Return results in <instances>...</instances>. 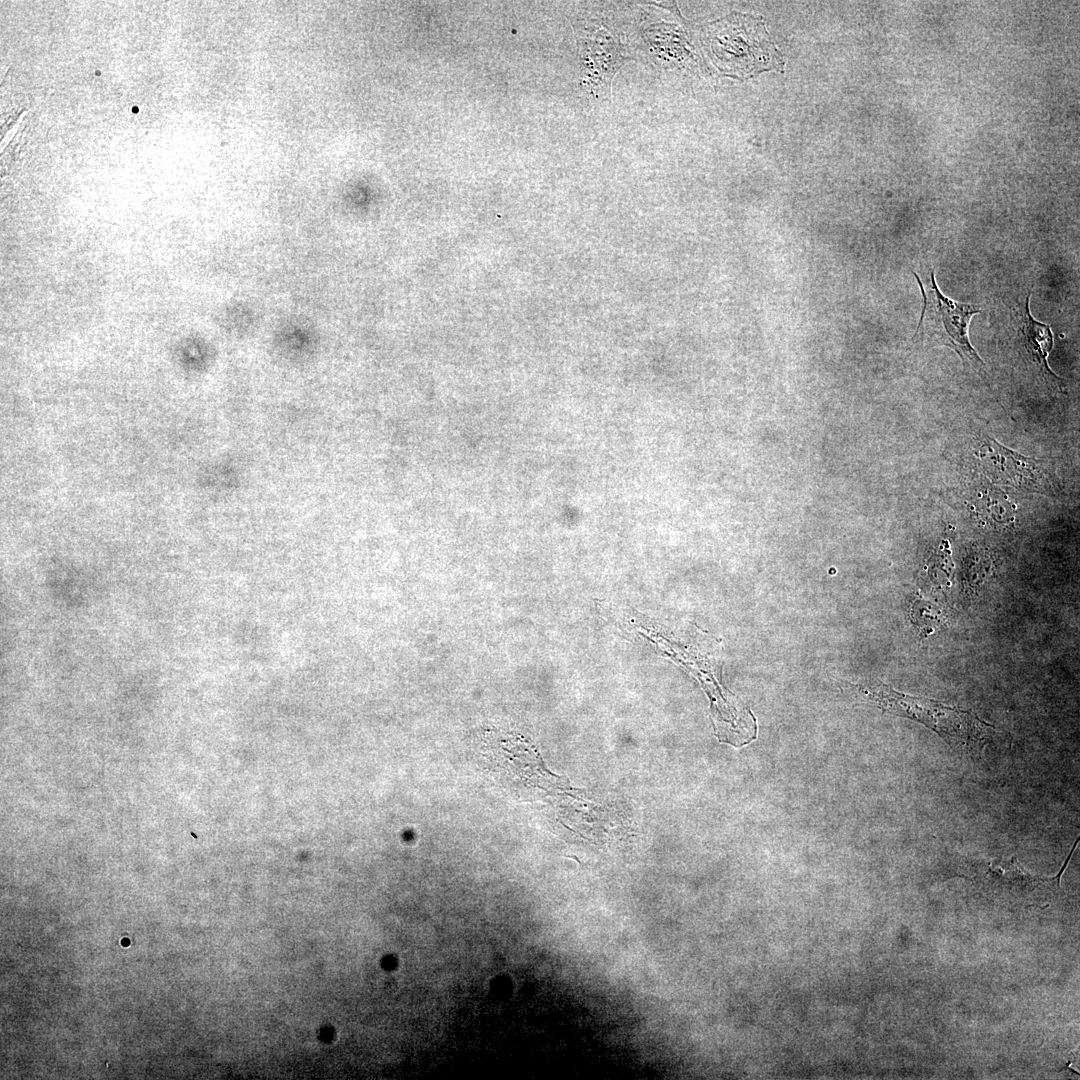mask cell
<instances>
[{"label": "cell", "mask_w": 1080, "mask_h": 1080, "mask_svg": "<svg viewBox=\"0 0 1080 1080\" xmlns=\"http://www.w3.org/2000/svg\"><path fill=\"white\" fill-rule=\"evenodd\" d=\"M860 691L884 711L920 722L955 749L981 751L993 728L976 715L926 698L894 691L883 683L859 686Z\"/></svg>", "instance_id": "6da1fadb"}, {"label": "cell", "mask_w": 1080, "mask_h": 1080, "mask_svg": "<svg viewBox=\"0 0 1080 1080\" xmlns=\"http://www.w3.org/2000/svg\"><path fill=\"white\" fill-rule=\"evenodd\" d=\"M713 31L712 49L716 56L742 75L766 69H779L782 60L770 42L763 23L749 16L736 15L721 22Z\"/></svg>", "instance_id": "7a4b0ae2"}, {"label": "cell", "mask_w": 1080, "mask_h": 1080, "mask_svg": "<svg viewBox=\"0 0 1080 1080\" xmlns=\"http://www.w3.org/2000/svg\"><path fill=\"white\" fill-rule=\"evenodd\" d=\"M914 275L924 299L917 329L928 327L932 333L938 335L940 342L953 348L964 362L975 367L983 365V361L970 344L968 337L970 319L981 312V307L975 304L959 303L945 297L937 287L933 271L925 285L917 274L914 273Z\"/></svg>", "instance_id": "3957f363"}, {"label": "cell", "mask_w": 1080, "mask_h": 1080, "mask_svg": "<svg viewBox=\"0 0 1080 1080\" xmlns=\"http://www.w3.org/2000/svg\"><path fill=\"white\" fill-rule=\"evenodd\" d=\"M579 48L583 84L596 98H609L612 78L623 63L619 43L601 28L579 40Z\"/></svg>", "instance_id": "277c9868"}, {"label": "cell", "mask_w": 1080, "mask_h": 1080, "mask_svg": "<svg viewBox=\"0 0 1080 1080\" xmlns=\"http://www.w3.org/2000/svg\"><path fill=\"white\" fill-rule=\"evenodd\" d=\"M982 459L986 461L989 472L996 479L1015 486L1042 487V479L1038 475L1040 465L1037 461L1025 458L1013 451L999 445L994 440L987 438L982 447Z\"/></svg>", "instance_id": "5b68a950"}, {"label": "cell", "mask_w": 1080, "mask_h": 1080, "mask_svg": "<svg viewBox=\"0 0 1080 1080\" xmlns=\"http://www.w3.org/2000/svg\"><path fill=\"white\" fill-rule=\"evenodd\" d=\"M1030 295L1026 298L1021 312V332L1025 348L1030 358L1050 379L1060 381L1049 368L1047 357L1053 346V335L1049 325L1033 319L1029 311Z\"/></svg>", "instance_id": "8992f818"}]
</instances>
